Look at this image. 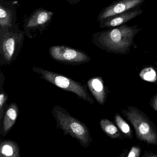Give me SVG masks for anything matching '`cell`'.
<instances>
[{
  "label": "cell",
  "mask_w": 157,
  "mask_h": 157,
  "mask_svg": "<svg viewBox=\"0 0 157 157\" xmlns=\"http://www.w3.org/2000/svg\"><path fill=\"white\" fill-rule=\"evenodd\" d=\"M141 29L138 25L124 24L98 32L93 35L92 42L102 50L115 54H126L130 52L134 40Z\"/></svg>",
  "instance_id": "6da1fadb"
},
{
  "label": "cell",
  "mask_w": 157,
  "mask_h": 157,
  "mask_svg": "<svg viewBox=\"0 0 157 157\" xmlns=\"http://www.w3.org/2000/svg\"><path fill=\"white\" fill-rule=\"evenodd\" d=\"M57 123V127L62 129L65 135L76 139L82 146L87 148L92 141L90 133L85 124L71 116L67 110L59 105H55L52 111Z\"/></svg>",
  "instance_id": "7a4b0ae2"
},
{
  "label": "cell",
  "mask_w": 157,
  "mask_h": 157,
  "mask_svg": "<svg viewBox=\"0 0 157 157\" xmlns=\"http://www.w3.org/2000/svg\"><path fill=\"white\" fill-rule=\"evenodd\" d=\"M33 71L40 75L42 78L54 84L60 89L75 94L78 98L93 105L94 101L89 94L86 86L75 81L67 77L47 70L42 68L33 67Z\"/></svg>",
  "instance_id": "3957f363"
},
{
  "label": "cell",
  "mask_w": 157,
  "mask_h": 157,
  "mask_svg": "<svg viewBox=\"0 0 157 157\" xmlns=\"http://www.w3.org/2000/svg\"><path fill=\"white\" fill-rule=\"evenodd\" d=\"M136 130L138 139L148 144L157 145V130L145 115L136 107L123 111Z\"/></svg>",
  "instance_id": "277c9868"
},
{
  "label": "cell",
  "mask_w": 157,
  "mask_h": 157,
  "mask_svg": "<svg viewBox=\"0 0 157 157\" xmlns=\"http://www.w3.org/2000/svg\"><path fill=\"white\" fill-rule=\"evenodd\" d=\"M24 39V33L9 32L3 36L1 44V66L10 65L16 59L21 48Z\"/></svg>",
  "instance_id": "5b68a950"
},
{
  "label": "cell",
  "mask_w": 157,
  "mask_h": 157,
  "mask_svg": "<svg viewBox=\"0 0 157 157\" xmlns=\"http://www.w3.org/2000/svg\"><path fill=\"white\" fill-rule=\"evenodd\" d=\"M49 53L56 61L70 65L83 64L91 59L84 52L67 46H53L49 48Z\"/></svg>",
  "instance_id": "8992f818"
},
{
  "label": "cell",
  "mask_w": 157,
  "mask_h": 157,
  "mask_svg": "<svg viewBox=\"0 0 157 157\" xmlns=\"http://www.w3.org/2000/svg\"><path fill=\"white\" fill-rule=\"evenodd\" d=\"M54 13L43 8L34 11L25 20L24 29L25 34L31 38V31L39 30L41 32L47 29L51 21Z\"/></svg>",
  "instance_id": "52a82bcc"
},
{
  "label": "cell",
  "mask_w": 157,
  "mask_h": 157,
  "mask_svg": "<svg viewBox=\"0 0 157 157\" xmlns=\"http://www.w3.org/2000/svg\"><path fill=\"white\" fill-rule=\"evenodd\" d=\"M145 0H118L104 8L97 17L99 22L114 15L140 7Z\"/></svg>",
  "instance_id": "ba28073f"
},
{
  "label": "cell",
  "mask_w": 157,
  "mask_h": 157,
  "mask_svg": "<svg viewBox=\"0 0 157 157\" xmlns=\"http://www.w3.org/2000/svg\"><path fill=\"white\" fill-rule=\"evenodd\" d=\"M143 12V10L140 7L131 9L100 22L99 27L101 28H110L120 26L137 17Z\"/></svg>",
  "instance_id": "9c48e42d"
},
{
  "label": "cell",
  "mask_w": 157,
  "mask_h": 157,
  "mask_svg": "<svg viewBox=\"0 0 157 157\" xmlns=\"http://www.w3.org/2000/svg\"><path fill=\"white\" fill-rule=\"evenodd\" d=\"M87 84L96 101L101 105H104L106 99V93L102 78L100 77L91 78L88 80Z\"/></svg>",
  "instance_id": "30bf717a"
},
{
  "label": "cell",
  "mask_w": 157,
  "mask_h": 157,
  "mask_svg": "<svg viewBox=\"0 0 157 157\" xmlns=\"http://www.w3.org/2000/svg\"><path fill=\"white\" fill-rule=\"evenodd\" d=\"M19 114V108L15 103L13 102L6 110L3 118L2 135L5 136L15 124Z\"/></svg>",
  "instance_id": "8fae6325"
},
{
  "label": "cell",
  "mask_w": 157,
  "mask_h": 157,
  "mask_svg": "<svg viewBox=\"0 0 157 157\" xmlns=\"http://www.w3.org/2000/svg\"><path fill=\"white\" fill-rule=\"evenodd\" d=\"M1 157H20V147L18 143L13 140H2L0 144Z\"/></svg>",
  "instance_id": "7c38bea8"
},
{
  "label": "cell",
  "mask_w": 157,
  "mask_h": 157,
  "mask_svg": "<svg viewBox=\"0 0 157 157\" xmlns=\"http://www.w3.org/2000/svg\"><path fill=\"white\" fill-rule=\"evenodd\" d=\"M13 15V11L12 9L5 7L3 4H1L0 26L1 28L12 27Z\"/></svg>",
  "instance_id": "4fadbf2b"
},
{
  "label": "cell",
  "mask_w": 157,
  "mask_h": 157,
  "mask_svg": "<svg viewBox=\"0 0 157 157\" xmlns=\"http://www.w3.org/2000/svg\"><path fill=\"white\" fill-rule=\"evenodd\" d=\"M100 126L103 132L111 138L116 139L120 136V133L117 127L108 119H101Z\"/></svg>",
  "instance_id": "5bb4252c"
},
{
  "label": "cell",
  "mask_w": 157,
  "mask_h": 157,
  "mask_svg": "<svg viewBox=\"0 0 157 157\" xmlns=\"http://www.w3.org/2000/svg\"><path fill=\"white\" fill-rule=\"evenodd\" d=\"M115 120L118 128L126 137L132 138L133 134L130 126L119 115L115 116Z\"/></svg>",
  "instance_id": "9a60e30c"
},
{
  "label": "cell",
  "mask_w": 157,
  "mask_h": 157,
  "mask_svg": "<svg viewBox=\"0 0 157 157\" xmlns=\"http://www.w3.org/2000/svg\"><path fill=\"white\" fill-rule=\"evenodd\" d=\"M5 77L2 72L0 73V121H2L3 117L4 107L5 103L8 100V95L3 90Z\"/></svg>",
  "instance_id": "2e32d148"
},
{
  "label": "cell",
  "mask_w": 157,
  "mask_h": 157,
  "mask_svg": "<svg viewBox=\"0 0 157 157\" xmlns=\"http://www.w3.org/2000/svg\"><path fill=\"white\" fill-rule=\"evenodd\" d=\"M140 76L144 80L151 82L155 81L157 79L156 71L151 67L146 68L142 70Z\"/></svg>",
  "instance_id": "e0dca14e"
},
{
  "label": "cell",
  "mask_w": 157,
  "mask_h": 157,
  "mask_svg": "<svg viewBox=\"0 0 157 157\" xmlns=\"http://www.w3.org/2000/svg\"><path fill=\"white\" fill-rule=\"evenodd\" d=\"M140 150L138 147H133L131 149L128 157H138L140 155Z\"/></svg>",
  "instance_id": "ac0fdd59"
},
{
  "label": "cell",
  "mask_w": 157,
  "mask_h": 157,
  "mask_svg": "<svg viewBox=\"0 0 157 157\" xmlns=\"http://www.w3.org/2000/svg\"><path fill=\"white\" fill-rule=\"evenodd\" d=\"M151 105L153 109L157 112V94H155L151 99Z\"/></svg>",
  "instance_id": "d6986e66"
},
{
  "label": "cell",
  "mask_w": 157,
  "mask_h": 157,
  "mask_svg": "<svg viewBox=\"0 0 157 157\" xmlns=\"http://www.w3.org/2000/svg\"><path fill=\"white\" fill-rule=\"evenodd\" d=\"M82 0H67V2L70 4H75L76 3H78L79 2L81 1Z\"/></svg>",
  "instance_id": "ffe728a7"
}]
</instances>
